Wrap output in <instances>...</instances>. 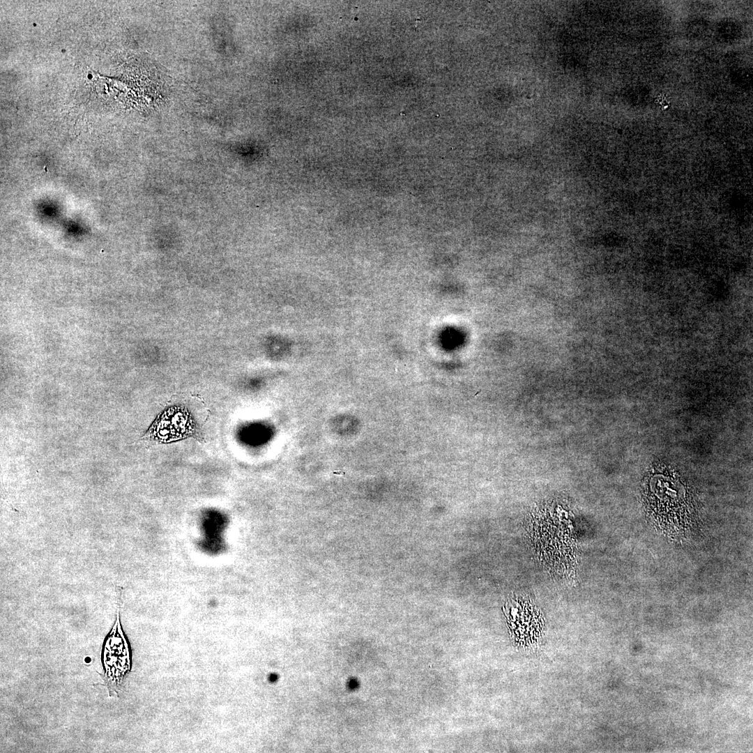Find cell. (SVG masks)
Instances as JSON below:
<instances>
[{
    "mask_svg": "<svg viewBox=\"0 0 753 753\" xmlns=\"http://www.w3.org/2000/svg\"><path fill=\"white\" fill-rule=\"evenodd\" d=\"M101 660L104 681L109 694L114 695L131 669L130 649L122 629L119 607L116 621L104 641Z\"/></svg>",
    "mask_w": 753,
    "mask_h": 753,
    "instance_id": "1",
    "label": "cell"
}]
</instances>
